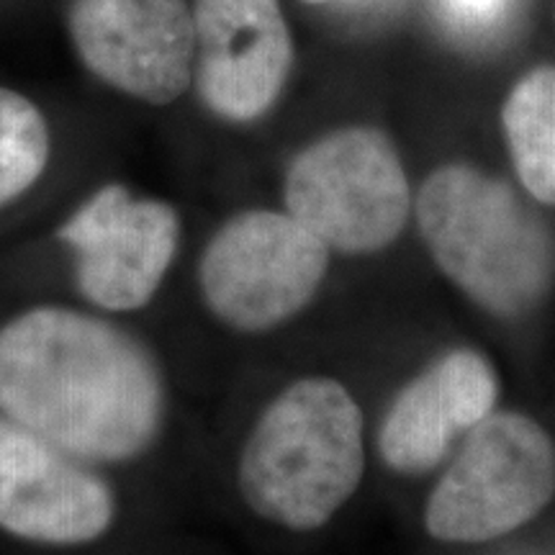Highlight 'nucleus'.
Here are the masks:
<instances>
[{"label":"nucleus","instance_id":"nucleus-1","mask_svg":"<svg viewBox=\"0 0 555 555\" xmlns=\"http://www.w3.org/2000/svg\"><path fill=\"white\" fill-rule=\"evenodd\" d=\"M0 414L119 476L165 448L170 373L129 319L37 298L0 317Z\"/></svg>","mask_w":555,"mask_h":555},{"label":"nucleus","instance_id":"nucleus-2","mask_svg":"<svg viewBox=\"0 0 555 555\" xmlns=\"http://www.w3.org/2000/svg\"><path fill=\"white\" fill-rule=\"evenodd\" d=\"M365 416L343 380L304 376L275 393L242 442L237 489L253 515L314 532L356 496Z\"/></svg>","mask_w":555,"mask_h":555},{"label":"nucleus","instance_id":"nucleus-3","mask_svg":"<svg viewBox=\"0 0 555 555\" xmlns=\"http://www.w3.org/2000/svg\"><path fill=\"white\" fill-rule=\"evenodd\" d=\"M416 224L437 268L478 307L522 317L551 294V227L504 180L474 165H446L422 183Z\"/></svg>","mask_w":555,"mask_h":555},{"label":"nucleus","instance_id":"nucleus-4","mask_svg":"<svg viewBox=\"0 0 555 555\" xmlns=\"http://www.w3.org/2000/svg\"><path fill=\"white\" fill-rule=\"evenodd\" d=\"M330 247L288 211L229 217L196 260L208 317L237 335H266L309 309L330 273Z\"/></svg>","mask_w":555,"mask_h":555},{"label":"nucleus","instance_id":"nucleus-5","mask_svg":"<svg viewBox=\"0 0 555 555\" xmlns=\"http://www.w3.org/2000/svg\"><path fill=\"white\" fill-rule=\"evenodd\" d=\"M283 204L339 255H371L404 232L412 193L393 142L380 129L345 127L291 159Z\"/></svg>","mask_w":555,"mask_h":555},{"label":"nucleus","instance_id":"nucleus-6","mask_svg":"<svg viewBox=\"0 0 555 555\" xmlns=\"http://www.w3.org/2000/svg\"><path fill=\"white\" fill-rule=\"evenodd\" d=\"M67 255L75 301L131 319L155 307L183 247V219L168 201L108 183L80 201L54 232Z\"/></svg>","mask_w":555,"mask_h":555},{"label":"nucleus","instance_id":"nucleus-7","mask_svg":"<svg viewBox=\"0 0 555 555\" xmlns=\"http://www.w3.org/2000/svg\"><path fill=\"white\" fill-rule=\"evenodd\" d=\"M553 496L551 435L519 412H491L429 494L425 527L442 543H486L535 519Z\"/></svg>","mask_w":555,"mask_h":555},{"label":"nucleus","instance_id":"nucleus-8","mask_svg":"<svg viewBox=\"0 0 555 555\" xmlns=\"http://www.w3.org/2000/svg\"><path fill=\"white\" fill-rule=\"evenodd\" d=\"M119 478L0 414V532L44 547L93 545L121 517Z\"/></svg>","mask_w":555,"mask_h":555},{"label":"nucleus","instance_id":"nucleus-9","mask_svg":"<svg viewBox=\"0 0 555 555\" xmlns=\"http://www.w3.org/2000/svg\"><path fill=\"white\" fill-rule=\"evenodd\" d=\"M73 39L95 78L150 106L193 80V16L185 0H75Z\"/></svg>","mask_w":555,"mask_h":555},{"label":"nucleus","instance_id":"nucleus-10","mask_svg":"<svg viewBox=\"0 0 555 555\" xmlns=\"http://www.w3.org/2000/svg\"><path fill=\"white\" fill-rule=\"evenodd\" d=\"M193 78L219 119L266 116L286 86L294 47L278 0H196Z\"/></svg>","mask_w":555,"mask_h":555},{"label":"nucleus","instance_id":"nucleus-11","mask_svg":"<svg viewBox=\"0 0 555 555\" xmlns=\"http://www.w3.org/2000/svg\"><path fill=\"white\" fill-rule=\"evenodd\" d=\"M496 373L481 352L450 350L401 388L378 429L388 468L425 474L440 466L461 433L494 412Z\"/></svg>","mask_w":555,"mask_h":555},{"label":"nucleus","instance_id":"nucleus-12","mask_svg":"<svg viewBox=\"0 0 555 555\" xmlns=\"http://www.w3.org/2000/svg\"><path fill=\"white\" fill-rule=\"evenodd\" d=\"M502 127L522 185L540 204L555 206V67L527 73L506 95Z\"/></svg>","mask_w":555,"mask_h":555},{"label":"nucleus","instance_id":"nucleus-13","mask_svg":"<svg viewBox=\"0 0 555 555\" xmlns=\"http://www.w3.org/2000/svg\"><path fill=\"white\" fill-rule=\"evenodd\" d=\"M50 157L52 131L37 103L0 88V211L39 183Z\"/></svg>","mask_w":555,"mask_h":555},{"label":"nucleus","instance_id":"nucleus-14","mask_svg":"<svg viewBox=\"0 0 555 555\" xmlns=\"http://www.w3.org/2000/svg\"><path fill=\"white\" fill-rule=\"evenodd\" d=\"M509 0H448L457 18L466 21H491Z\"/></svg>","mask_w":555,"mask_h":555},{"label":"nucleus","instance_id":"nucleus-15","mask_svg":"<svg viewBox=\"0 0 555 555\" xmlns=\"http://www.w3.org/2000/svg\"><path fill=\"white\" fill-rule=\"evenodd\" d=\"M307 3H330V0H307Z\"/></svg>","mask_w":555,"mask_h":555}]
</instances>
